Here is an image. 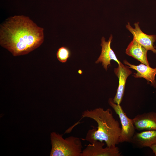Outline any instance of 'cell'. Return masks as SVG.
<instances>
[{"label": "cell", "instance_id": "3957f363", "mask_svg": "<svg viewBox=\"0 0 156 156\" xmlns=\"http://www.w3.org/2000/svg\"><path fill=\"white\" fill-rule=\"evenodd\" d=\"M50 139V156H81L82 145L79 138L70 136L64 138L62 134L53 132Z\"/></svg>", "mask_w": 156, "mask_h": 156}, {"label": "cell", "instance_id": "5b68a950", "mask_svg": "<svg viewBox=\"0 0 156 156\" xmlns=\"http://www.w3.org/2000/svg\"><path fill=\"white\" fill-rule=\"evenodd\" d=\"M103 142L96 141L87 145L82 151L81 156H120L121 153L116 146L105 148Z\"/></svg>", "mask_w": 156, "mask_h": 156}, {"label": "cell", "instance_id": "4fadbf2b", "mask_svg": "<svg viewBox=\"0 0 156 156\" xmlns=\"http://www.w3.org/2000/svg\"><path fill=\"white\" fill-rule=\"evenodd\" d=\"M70 54V52L69 49L66 47H62L58 49L56 56L59 61L62 63H65L67 61Z\"/></svg>", "mask_w": 156, "mask_h": 156}, {"label": "cell", "instance_id": "277c9868", "mask_svg": "<svg viewBox=\"0 0 156 156\" xmlns=\"http://www.w3.org/2000/svg\"><path fill=\"white\" fill-rule=\"evenodd\" d=\"M108 102L110 106L118 115L120 121L121 127L119 143L131 142L135 134V130L132 119L127 116L120 105L114 103L112 98H109Z\"/></svg>", "mask_w": 156, "mask_h": 156}, {"label": "cell", "instance_id": "5bb4252c", "mask_svg": "<svg viewBox=\"0 0 156 156\" xmlns=\"http://www.w3.org/2000/svg\"><path fill=\"white\" fill-rule=\"evenodd\" d=\"M149 147L152 150L155 155L156 156V144L153 145Z\"/></svg>", "mask_w": 156, "mask_h": 156}, {"label": "cell", "instance_id": "8fae6325", "mask_svg": "<svg viewBox=\"0 0 156 156\" xmlns=\"http://www.w3.org/2000/svg\"><path fill=\"white\" fill-rule=\"evenodd\" d=\"M139 148L149 147L156 144V130L144 131L135 133L131 142Z\"/></svg>", "mask_w": 156, "mask_h": 156}, {"label": "cell", "instance_id": "52a82bcc", "mask_svg": "<svg viewBox=\"0 0 156 156\" xmlns=\"http://www.w3.org/2000/svg\"><path fill=\"white\" fill-rule=\"evenodd\" d=\"M129 68L121 62L114 69V73L119 79V84L116 94L113 99L114 102L118 105H120L122 100L127 79L132 73Z\"/></svg>", "mask_w": 156, "mask_h": 156}, {"label": "cell", "instance_id": "6da1fadb", "mask_svg": "<svg viewBox=\"0 0 156 156\" xmlns=\"http://www.w3.org/2000/svg\"><path fill=\"white\" fill-rule=\"evenodd\" d=\"M44 40V29L28 16H11L0 25V45L14 56L28 54L40 46Z\"/></svg>", "mask_w": 156, "mask_h": 156}, {"label": "cell", "instance_id": "7c38bea8", "mask_svg": "<svg viewBox=\"0 0 156 156\" xmlns=\"http://www.w3.org/2000/svg\"><path fill=\"white\" fill-rule=\"evenodd\" d=\"M148 50L133 39L126 49V54L148 66L149 64L147 58Z\"/></svg>", "mask_w": 156, "mask_h": 156}, {"label": "cell", "instance_id": "8992f818", "mask_svg": "<svg viewBox=\"0 0 156 156\" xmlns=\"http://www.w3.org/2000/svg\"><path fill=\"white\" fill-rule=\"evenodd\" d=\"M139 22L134 24L135 27L133 28L129 22L126 25V28L132 34L133 38L146 49L150 50L155 53H156V49L154 43L156 40L155 35H148L144 33L141 29L139 26Z\"/></svg>", "mask_w": 156, "mask_h": 156}, {"label": "cell", "instance_id": "7a4b0ae2", "mask_svg": "<svg viewBox=\"0 0 156 156\" xmlns=\"http://www.w3.org/2000/svg\"><path fill=\"white\" fill-rule=\"evenodd\" d=\"M82 118L92 119L97 123V129H89L84 140L92 144L96 141L105 142L107 146L113 147L119 143L121 128L118 121L114 118L110 108L104 110L99 107L87 110L82 113Z\"/></svg>", "mask_w": 156, "mask_h": 156}, {"label": "cell", "instance_id": "ba28073f", "mask_svg": "<svg viewBox=\"0 0 156 156\" xmlns=\"http://www.w3.org/2000/svg\"><path fill=\"white\" fill-rule=\"evenodd\" d=\"M113 39V36L111 35L108 41L105 40L104 37L101 39V51L100 56L96 61V63L102 62V65L106 70L107 69L109 65H110V61L112 60L115 61L119 64L121 62L117 58L115 54L111 47V44Z\"/></svg>", "mask_w": 156, "mask_h": 156}, {"label": "cell", "instance_id": "30bf717a", "mask_svg": "<svg viewBox=\"0 0 156 156\" xmlns=\"http://www.w3.org/2000/svg\"><path fill=\"white\" fill-rule=\"evenodd\" d=\"M123 63L127 65L129 68L137 71V73H134L133 75L135 78H144L147 81L150 82L154 87H156V81L155 79L156 67L153 68L142 63L138 65H135L131 64L126 60H123Z\"/></svg>", "mask_w": 156, "mask_h": 156}, {"label": "cell", "instance_id": "9c48e42d", "mask_svg": "<svg viewBox=\"0 0 156 156\" xmlns=\"http://www.w3.org/2000/svg\"><path fill=\"white\" fill-rule=\"evenodd\" d=\"M132 120L135 129L139 131L156 130V113L155 112L138 114Z\"/></svg>", "mask_w": 156, "mask_h": 156}]
</instances>
